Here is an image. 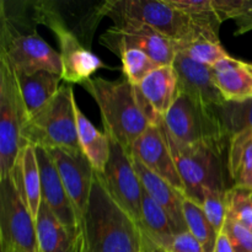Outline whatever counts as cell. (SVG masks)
<instances>
[{
	"mask_svg": "<svg viewBox=\"0 0 252 252\" xmlns=\"http://www.w3.org/2000/svg\"><path fill=\"white\" fill-rule=\"evenodd\" d=\"M83 86L100 108L106 134L126 149L130 150L133 143L162 118L128 79L91 78Z\"/></svg>",
	"mask_w": 252,
	"mask_h": 252,
	"instance_id": "cell-1",
	"label": "cell"
},
{
	"mask_svg": "<svg viewBox=\"0 0 252 252\" xmlns=\"http://www.w3.org/2000/svg\"><path fill=\"white\" fill-rule=\"evenodd\" d=\"M84 252H142L140 224L116 201L100 172L94 175L83 219Z\"/></svg>",
	"mask_w": 252,
	"mask_h": 252,
	"instance_id": "cell-2",
	"label": "cell"
},
{
	"mask_svg": "<svg viewBox=\"0 0 252 252\" xmlns=\"http://www.w3.org/2000/svg\"><path fill=\"white\" fill-rule=\"evenodd\" d=\"M102 16L148 25L174 42H186L198 34H218L216 15L191 17L174 9L166 0H108L98 7Z\"/></svg>",
	"mask_w": 252,
	"mask_h": 252,
	"instance_id": "cell-3",
	"label": "cell"
},
{
	"mask_svg": "<svg viewBox=\"0 0 252 252\" xmlns=\"http://www.w3.org/2000/svg\"><path fill=\"white\" fill-rule=\"evenodd\" d=\"M76 100L71 84H63L57 95L32 116L24 129V142L46 149L83 152L75 116Z\"/></svg>",
	"mask_w": 252,
	"mask_h": 252,
	"instance_id": "cell-4",
	"label": "cell"
},
{
	"mask_svg": "<svg viewBox=\"0 0 252 252\" xmlns=\"http://www.w3.org/2000/svg\"><path fill=\"white\" fill-rule=\"evenodd\" d=\"M164 120L175 140L185 145L201 147L221 154L226 142H230L216 108L207 107L179 93Z\"/></svg>",
	"mask_w": 252,
	"mask_h": 252,
	"instance_id": "cell-5",
	"label": "cell"
},
{
	"mask_svg": "<svg viewBox=\"0 0 252 252\" xmlns=\"http://www.w3.org/2000/svg\"><path fill=\"white\" fill-rule=\"evenodd\" d=\"M29 120L16 73L0 54V181L11 176L27 145L22 134Z\"/></svg>",
	"mask_w": 252,
	"mask_h": 252,
	"instance_id": "cell-6",
	"label": "cell"
},
{
	"mask_svg": "<svg viewBox=\"0 0 252 252\" xmlns=\"http://www.w3.org/2000/svg\"><path fill=\"white\" fill-rule=\"evenodd\" d=\"M171 152L180 177L187 191V198L201 206L206 189H224L220 154L201 147L185 145L175 140L164 120L158 122Z\"/></svg>",
	"mask_w": 252,
	"mask_h": 252,
	"instance_id": "cell-7",
	"label": "cell"
},
{
	"mask_svg": "<svg viewBox=\"0 0 252 252\" xmlns=\"http://www.w3.org/2000/svg\"><path fill=\"white\" fill-rule=\"evenodd\" d=\"M0 248L39 252L36 221L10 177L0 181Z\"/></svg>",
	"mask_w": 252,
	"mask_h": 252,
	"instance_id": "cell-8",
	"label": "cell"
},
{
	"mask_svg": "<svg viewBox=\"0 0 252 252\" xmlns=\"http://www.w3.org/2000/svg\"><path fill=\"white\" fill-rule=\"evenodd\" d=\"M113 22L115 25L100 38L101 44L113 53L118 54L122 49L134 48L147 53L160 66L174 64L177 52L172 39L142 22L130 20Z\"/></svg>",
	"mask_w": 252,
	"mask_h": 252,
	"instance_id": "cell-9",
	"label": "cell"
},
{
	"mask_svg": "<svg viewBox=\"0 0 252 252\" xmlns=\"http://www.w3.org/2000/svg\"><path fill=\"white\" fill-rule=\"evenodd\" d=\"M0 54L7 59L17 74H32L41 70L57 75L63 73L59 52L36 32L31 34H12L2 27Z\"/></svg>",
	"mask_w": 252,
	"mask_h": 252,
	"instance_id": "cell-10",
	"label": "cell"
},
{
	"mask_svg": "<svg viewBox=\"0 0 252 252\" xmlns=\"http://www.w3.org/2000/svg\"><path fill=\"white\" fill-rule=\"evenodd\" d=\"M111 157L101 174L113 198L140 224L143 186L128 149L110 138ZM142 226V225H140Z\"/></svg>",
	"mask_w": 252,
	"mask_h": 252,
	"instance_id": "cell-11",
	"label": "cell"
},
{
	"mask_svg": "<svg viewBox=\"0 0 252 252\" xmlns=\"http://www.w3.org/2000/svg\"><path fill=\"white\" fill-rule=\"evenodd\" d=\"M42 19L47 26L51 27L58 39L59 54L63 64L62 78L65 83L84 85L98 69L106 68L103 62L96 54L86 49L78 37L66 29L57 14L47 10Z\"/></svg>",
	"mask_w": 252,
	"mask_h": 252,
	"instance_id": "cell-12",
	"label": "cell"
},
{
	"mask_svg": "<svg viewBox=\"0 0 252 252\" xmlns=\"http://www.w3.org/2000/svg\"><path fill=\"white\" fill-rule=\"evenodd\" d=\"M130 154L148 170L171 185L179 193L187 198V191L180 177L171 152L159 125H152L130 148Z\"/></svg>",
	"mask_w": 252,
	"mask_h": 252,
	"instance_id": "cell-13",
	"label": "cell"
},
{
	"mask_svg": "<svg viewBox=\"0 0 252 252\" xmlns=\"http://www.w3.org/2000/svg\"><path fill=\"white\" fill-rule=\"evenodd\" d=\"M48 152L53 158L64 189L80 218L83 229V219L88 209L95 170L83 152L73 153L63 149H48Z\"/></svg>",
	"mask_w": 252,
	"mask_h": 252,
	"instance_id": "cell-14",
	"label": "cell"
},
{
	"mask_svg": "<svg viewBox=\"0 0 252 252\" xmlns=\"http://www.w3.org/2000/svg\"><path fill=\"white\" fill-rule=\"evenodd\" d=\"M37 161L42 182V202L64 226L75 234H83L81 220L66 193L48 149L36 147Z\"/></svg>",
	"mask_w": 252,
	"mask_h": 252,
	"instance_id": "cell-15",
	"label": "cell"
},
{
	"mask_svg": "<svg viewBox=\"0 0 252 252\" xmlns=\"http://www.w3.org/2000/svg\"><path fill=\"white\" fill-rule=\"evenodd\" d=\"M172 66L177 74L179 93L186 94L192 100L211 108L220 107L226 102L214 84L211 66L194 62L182 53L176 54Z\"/></svg>",
	"mask_w": 252,
	"mask_h": 252,
	"instance_id": "cell-16",
	"label": "cell"
},
{
	"mask_svg": "<svg viewBox=\"0 0 252 252\" xmlns=\"http://www.w3.org/2000/svg\"><path fill=\"white\" fill-rule=\"evenodd\" d=\"M211 68L214 84L226 102L252 98V64L230 56Z\"/></svg>",
	"mask_w": 252,
	"mask_h": 252,
	"instance_id": "cell-17",
	"label": "cell"
},
{
	"mask_svg": "<svg viewBox=\"0 0 252 252\" xmlns=\"http://www.w3.org/2000/svg\"><path fill=\"white\" fill-rule=\"evenodd\" d=\"M39 252H84L83 234H75L64 226L42 202L36 219Z\"/></svg>",
	"mask_w": 252,
	"mask_h": 252,
	"instance_id": "cell-18",
	"label": "cell"
},
{
	"mask_svg": "<svg viewBox=\"0 0 252 252\" xmlns=\"http://www.w3.org/2000/svg\"><path fill=\"white\" fill-rule=\"evenodd\" d=\"M135 171L139 177L142 186L149 196L166 212L169 218L174 224L176 233L187 231L186 223L184 217V199L185 197L176 191L171 185L165 180L148 170L144 165L133 158Z\"/></svg>",
	"mask_w": 252,
	"mask_h": 252,
	"instance_id": "cell-19",
	"label": "cell"
},
{
	"mask_svg": "<svg viewBox=\"0 0 252 252\" xmlns=\"http://www.w3.org/2000/svg\"><path fill=\"white\" fill-rule=\"evenodd\" d=\"M138 88L153 110L164 118L179 94L177 74L172 65L160 66L145 76Z\"/></svg>",
	"mask_w": 252,
	"mask_h": 252,
	"instance_id": "cell-20",
	"label": "cell"
},
{
	"mask_svg": "<svg viewBox=\"0 0 252 252\" xmlns=\"http://www.w3.org/2000/svg\"><path fill=\"white\" fill-rule=\"evenodd\" d=\"M16 75L29 118L39 112L57 95L63 80L62 75L44 70L32 74L16 73Z\"/></svg>",
	"mask_w": 252,
	"mask_h": 252,
	"instance_id": "cell-21",
	"label": "cell"
},
{
	"mask_svg": "<svg viewBox=\"0 0 252 252\" xmlns=\"http://www.w3.org/2000/svg\"><path fill=\"white\" fill-rule=\"evenodd\" d=\"M76 128H78L79 143L83 153L88 158L96 172L102 174L111 157L110 137L105 132H100L86 118L83 111L75 106Z\"/></svg>",
	"mask_w": 252,
	"mask_h": 252,
	"instance_id": "cell-22",
	"label": "cell"
},
{
	"mask_svg": "<svg viewBox=\"0 0 252 252\" xmlns=\"http://www.w3.org/2000/svg\"><path fill=\"white\" fill-rule=\"evenodd\" d=\"M228 172L234 186L252 189V129H245L230 138Z\"/></svg>",
	"mask_w": 252,
	"mask_h": 252,
	"instance_id": "cell-23",
	"label": "cell"
},
{
	"mask_svg": "<svg viewBox=\"0 0 252 252\" xmlns=\"http://www.w3.org/2000/svg\"><path fill=\"white\" fill-rule=\"evenodd\" d=\"M140 225L145 235H148V238L152 239L155 244L161 246L165 250H169L175 235L177 234L166 212L149 196L144 189H143Z\"/></svg>",
	"mask_w": 252,
	"mask_h": 252,
	"instance_id": "cell-24",
	"label": "cell"
},
{
	"mask_svg": "<svg viewBox=\"0 0 252 252\" xmlns=\"http://www.w3.org/2000/svg\"><path fill=\"white\" fill-rule=\"evenodd\" d=\"M20 165L22 172V186H24L26 203L36 221L42 204V182L37 161L36 147L27 144L20 154Z\"/></svg>",
	"mask_w": 252,
	"mask_h": 252,
	"instance_id": "cell-25",
	"label": "cell"
},
{
	"mask_svg": "<svg viewBox=\"0 0 252 252\" xmlns=\"http://www.w3.org/2000/svg\"><path fill=\"white\" fill-rule=\"evenodd\" d=\"M175 47L177 53L208 66L230 57L220 44L218 34H198L189 41L175 42Z\"/></svg>",
	"mask_w": 252,
	"mask_h": 252,
	"instance_id": "cell-26",
	"label": "cell"
},
{
	"mask_svg": "<svg viewBox=\"0 0 252 252\" xmlns=\"http://www.w3.org/2000/svg\"><path fill=\"white\" fill-rule=\"evenodd\" d=\"M184 217L187 230L198 240L204 252H213L218 233L208 220L203 208L191 199L185 198Z\"/></svg>",
	"mask_w": 252,
	"mask_h": 252,
	"instance_id": "cell-27",
	"label": "cell"
},
{
	"mask_svg": "<svg viewBox=\"0 0 252 252\" xmlns=\"http://www.w3.org/2000/svg\"><path fill=\"white\" fill-rule=\"evenodd\" d=\"M229 138L245 129H252V98L244 102H225L216 108Z\"/></svg>",
	"mask_w": 252,
	"mask_h": 252,
	"instance_id": "cell-28",
	"label": "cell"
},
{
	"mask_svg": "<svg viewBox=\"0 0 252 252\" xmlns=\"http://www.w3.org/2000/svg\"><path fill=\"white\" fill-rule=\"evenodd\" d=\"M117 56H120L122 61V69L126 79H128L133 85L138 86L145 76L149 75L155 69L160 68L159 64L155 63L147 53L139 49H122Z\"/></svg>",
	"mask_w": 252,
	"mask_h": 252,
	"instance_id": "cell-29",
	"label": "cell"
},
{
	"mask_svg": "<svg viewBox=\"0 0 252 252\" xmlns=\"http://www.w3.org/2000/svg\"><path fill=\"white\" fill-rule=\"evenodd\" d=\"M228 218L252 231V189L234 186L225 192Z\"/></svg>",
	"mask_w": 252,
	"mask_h": 252,
	"instance_id": "cell-30",
	"label": "cell"
},
{
	"mask_svg": "<svg viewBox=\"0 0 252 252\" xmlns=\"http://www.w3.org/2000/svg\"><path fill=\"white\" fill-rule=\"evenodd\" d=\"M225 192L226 189L225 191L214 189H206L203 194V201L201 204L207 218L218 234L223 230L224 224L228 218Z\"/></svg>",
	"mask_w": 252,
	"mask_h": 252,
	"instance_id": "cell-31",
	"label": "cell"
},
{
	"mask_svg": "<svg viewBox=\"0 0 252 252\" xmlns=\"http://www.w3.org/2000/svg\"><path fill=\"white\" fill-rule=\"evenodd\" d=\"M223 229L230 238L234 252H252V231L230 218H226Z\"/></svg>",
	"mask_w": 252,
	"mask_h": 252,
	"instance_id": "cell-32",
	"label": "cell"
},
{
	"mask_svg": "<svg viewBox=\"0 0 252 252\" xmlns=\"http://www.w3.org/2000/svg\"><path fill=\"white\" fill-rule=\"evenodd\" d=\"M174 9L191 17H204L216 15L212 6V0H166Z\"/></svg>",
	"mask_w": 252,
	"mask_h": 252,
	"instance_id": "cell-33",
	"label": "cell"
},
{
	"mask_svg": "<svg viewBox=\"0 0 252 252\" xmlns=\"http://www.w3.org/2000/svg\"><path fill=\"white\" fill-rule=\"evenodd\" d=\"M167 252H204L201 244L196 238L187 231L177 233L172 240Z\"/></svg>",
	"mask_w": 252,
	"mask_h": 252,
	"instance_id": "cell-34",
	"label": "cell"
},
{
	"mask_svg": "<svg viewBox=\"0 0 252 252\" xmlns=\"http://www.w3.org/2000/svg\"><path fill=\"white\" fill-rule=\"evenodd\" d=\"M238 31L235 34H241L249 32L252 30V0H245V6H244L243 14L239 19L235 20Z\"/></svg>",
	"mask_w": 252,
	"mask_h": 252,
	"instance_id": "cell-35",
	"label": "cell"
},
{
	"mask_svg": "<svg viewBox=\"0 0 252 252\" xmlns=\"http://www.w3.org/2000/svg\"><path fill=\"white\" fill-rule=\"evenodd\" d=\"M213 252H234V248L233 244H231L230 238H229V235L225 233L224 229L218 234V238H217L216 246H214Z\"/></svg>",
	"mask_w": 252,
	"mask_h": 252,
	"instance_id": "cell-36",
	"label": "cell"
},
{
	"mask_svg": "<svg viewBox=\"0 0 252 252\" xmlns=\"http://www.w3.org/2000/svg\"><path fill=\"white\" fill-rule=\"evenodd\" d=\"M142 252H167L161 246L155 244L152 239L148 238V235L144 234V239H143V250Z\"/></svg>",
	"mask_w": 252,
	"mask_h": 252,
	"instance_id": "cell-37",
	"label": "cell"
},
{
	"mask_svg": "<svg viewBox=\"0 0 252 252\" xmlns=\"http://www.w3.org/2000/svg\"><path fill=\"white\" fill-rule=\"evenodd\" d=\"M1 252H22V251L16 250V249H12V248H5V249H1Z\"/></svg>",
	"mask_w": 252,
	"mask_h": 252,
	"instance_id": "cell-38",
	"label": "cell"
}]
</instances>
